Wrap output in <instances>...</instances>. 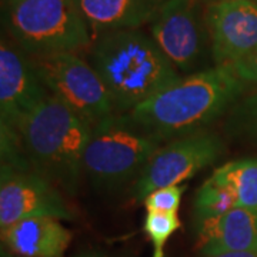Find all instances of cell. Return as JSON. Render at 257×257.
Here are the masks:
<instances>
[{
  "label": "cell",
  "instance_id": "4fadbf2b",
  "mask_svg": "<svg viewBox=\"0 0 257 257\" xmlns=\"http://www.w3.org/2000/svg\"><path fill=\"white\" fill-rule=\"evenodd\" d=\"M203 256L223 251L257 253V209L233 207L197 226Z\"/></svg>",
  "mask_w": 257,
  "mask_h": 257
},
{
  "label": "cell",
  "instance_id": "277c9868",
  "mask_svg": "<svg viewBox=\"0 0 257 257\" xmlns=\"http://www.w3.org/2000/svg\"><path fill=\"white\" fill-rule=\"evenodd\" d=\"M6 36L29 56L80 53L92 46L79 0H2Z\"/></svg>",
  "mask_w": 257,
  "mask_h": 257
},
{
  "label": "cell",
  "instance_id": "7402d4cb",
  "mask_svg": "<svg viewBox=\"0 0 257 257\" xmlns=\"http://www.w3.org/2000/svg\"><path fill=\"white\" fill-rule=\"evenodd\" d=\"M77 257H110V256L103 254V253H100V251H87V253H82V254H79Z\"/></svg>",
  "mask_w": 257,
  "mask_h": 257
},
{
  "label": "cell",
  "instance_id": "3957f363",
  "mask_svg": "<svg viewBox=\"0 0 257 257\" xmlns=\"http://www.w3.org/2000/svg\"><path fill=\"white\" fill-rule=\"evenodd\" d=\"M92 132L90 123L49 94L20 124L19 146L32 170L74 196Z\"/></svg>",
  "mask_w": 257,
  "mask_h": 257
},
{
  "label": "cell",
  "instance_id": "2e32d148",
  "mask_svg": "<svg viewBox=\"0 0 257 257\" xmlns=\"http://www.w3.org/2000/svg\"><path fill=\"white\" fill-rule=\"evenodd\" d=\"M237 207L236 199L229 189L214 183L211 179L206 180L196 193L194 199V220L196 224H202L204 221L220 217Z\"/></svg>",
  "mask_w": 257,
  "mask_h": 257
},
{
  "label": "cell",
  "instance_id": "44dd1931",
  "mask_svg": "<svg viewBox=\"0 0 257 257\" xmlns=\"http://www.w3.org/2000/svg\"><path fill=\"white\" fill-rule=\"evenodd\" d=\"M203 257H257V253L254 251H223V253H214V254Z\"/></svg>",
  "mask_w": 257,
  "mask_h": 257
},
{
  "label": "cell",
  "instance_id": "9c48e42d",
  "mask_svg": "<svg viewBox=\"0 0 257 257\" xmlns=\"http://www.w3.org/2000/svg\"><path fill=\"white\" fill-rule=\"evenodd\" d=\"M49 94L32 56L3 35L0 43V138L18 139L23 120Z\"/></svg>",
  "mask_w": 257,
  "mask_h": 257
},
{
  "label": "cell",
  "instance_id": "8992f818",
  "mask_svg": "<svg viewBox=\"0 0 257 257\" xmlns=\"http://www.w3.org/2000/svg\"><path fill=\"white\" fill-rule=\"evenodd\" d=\"M32 59L49 93L92 127L116 114L100 76L79 53L32 56Z\"/></svg>",
  "mask_w": 257,
  "mask_h": 257
},
{
  "label": "cell",
  "instance_id": "9a60e30c",
  "mask_svg": "<svg viewBox=\"0 0 257 257\" xmlns=\"http://www.w3.org/2000/svg\"><path fill=\"white\" fill-rule=\"evenodd\" d=\"M210 179L229 189L237 207L257 209V159H240L214 170Z\"/></svg>",
  "mask_w": 257,
  "mask_h": 257
},
{
  "label": "cell",
  "instance_id": "7a4b0ae2",
  "mask_svg": "<svg viewBox=\"0 0 257 257\" xmlns=\"http://www.w3.org/2000/svg\"><path fill=\"white\" fill-rule=\"evenodd\" d=\"M87 59L104 83L116 114H126L182 79L152 36L139 29L96 36Z\"/></svg>",
  "mask_w": 257,
  "mask_h": 257
},
{
  "label": "cell",
  "instance_id": "e0dca14e",
  "mask_svg": "<svg viewBox=\"0 0 257 257\" xmlns=\"http://www.w3.org/2000/svg\"><path fill=\"white\" fill-rule=\"evenodd\" d=\"M224 124L230 136L257 142V90L241 96L230 107Z\"/></svg>",
  "mask_w": 257,
  "mask_h": 257
},
{
  "label": "cell",
  "instance_id": "603a6c76",
  "mask_svg": "<svg viewBox=\"0 0 257 257\" xmlns=\"http://www.w3.org/2000/svg\"><path fill=\"white\" fill-rule=\"evenodd\" d=\"M203 2H206V3H210V2H220V0H203ZM250 2H254V3H257V0H250Z\"/></svg>",
  "mask_w": 257,
  "mask_h": 257
},
{
  "label": "cell",
  "instance_id": "52a82bcc",
  "mask_svg": "<svg viewBox=\"0 0 257 257\" xmlns=\"http://www.w3.org/2000/svg\"><path fill=\"white\" fill-rule=\"evenodd\" d=\"M203 0H166L149 23V33L177 72L206 70L211 59Z\"/></svg>",
  "mask_w": 257,
  "mask_h": 257
},
{
  "label": "cell",
  "instance_id": "6da1fadb",
  "mask_svg": "<svg viewBox=\"0 0 257 257\" xmlns=\"http://www.w3.org/2000/svg\"><path fill=\"white\" fill-rule=\"evenodd\" d=\"M244 89L230 66H214L182 77L124 116L163 142L173 140L204 130L230 110Z\"/></svg>",
  "mask_w": 257,
  "mask_h": 257
},
{
  "label": "cell",
  "instance_id": "d6986e66",
  "mask_svg": "<svg viewBox=\"0 0 257 257\" xmlns=\"http://www.w3.org/2000/svg\"><path fill=\"white\" fill-rule=\"evenodd\" d=\"M184 190H186V187L180 186V184L160 187L157 190L149 193L143 199V204L147 211L177 214Z\"/></svg>",
  "mask_w": 257,
  "mask_h": 257
},
{
  "label": "cell",
  "instance_id": "7c38bea8",
  "mask_svg": "<svg viewBox=\"0 0 257 257\" xmlns=\"http://www.w3.org/2000/svg\"><path fill=\"white\" fill-rule=\"evenodd\" d=\"M2 240L19 257H63L72 231L49 216L29 217L2 231Z\"/></svg>",
  "mask_w": 257,
  "mask_h": 257
},
{
  "label": "cell",
  "instance_id": "ac0fdd59",
  "mask_svg": "<svg viewBox=\"0 0 257 257\" xmlns=\"http://www.w3.org/2000/svg\"><path fill=\"white\" fill-rule=\"evenodd\" d=\"M180 227L182 223L177 214L147 211L143 223V230L153 243V248H155L153 257H165L163 247L166 241Z\"/></svg>",
  "mask_w": 257,
  "mask_h": 257
},
{
  "label": "cell",
  "instance_id": "ffe728a7",
  "mask_svg": "<svg viewBox=\"0 0 257 257\" xmlns=\"http://www.w3.org/2000/svg\"><path fill=\"white\" fill-rule=\"evenodd\" d=\"M233 72L239 77L241 82L247 84L257 86V50L251 55L247 56L246 59L240 60L237 63L230 66Z\"/></svg>",
  "mask_w": 257,
  "mask_h": 257
},
{
  "label": "cell",
  "instance_id": "8fae6325",
  "mask_svg": "<svg viewBox=\"0 0 257 257\" xmlns=\"http://www.w3.org/2000/svg\"><path fill=\"white\" fill-rule=\"evenodd\" d=\"M214 66H231L257 50V3L210 2L204 8Z\"/></svg>",
  "mask_w": 257,
  "mask_h": 257
},
{
  "label": "cell",
  "instance_id": "30bf717a",
  "mask_svg": "<svg viewBox=\"0 0 257 257\" xmlns=\"http://www.w3.org/2000/svg\"><path fill=\"white\" fill-rule=\"evenodd\" d=\"M49 216L72 220L73 213L56 187L35 170H19L2 165L0 172V229L8 230L29 217Z\"/></svg>",
  "mask_w": 257,
  "mask_h": 257
},
{
  "label": "cell",
  "instance_id": "5b68a950",
  "mask_svg": "<svg viewBox=\"0 0 257 257\" xmlns=\"http://www.w3.org/2000/svg\"><path fill=\"white\" fill-rule=\"evenodd\" d=\"M163 143L130 123L124 114H113L93 127L83 157V175L96 190H119L132 179L138 180Z\"/></svg>",
  "mask_w": 257,
  "mask_h": 257
},
{
  "label": "cell",
  "instance_id": "ba28073f",
  "mask_svg": "<svg viewBox=\"0 0 257 257\" xmlns=\"http://www.w3.org/2000/svg\"><path fill=\"white\" fill-rule=\"evenodd\" d=\"M224 153L223 139L210 130H200L163 145L149 160L133 186V196L140 202L149 193L166 186H176L213 165Z\"/></svg>",
  "mask_w": 257,
  "mask_h": 257
},
{
  "label": "cell",
  "instance_id": "5bb4252c",
  "mask_svg": "<svg viewBox=\"0 0 257 257\" xmlns=\"http://www.w3.org/2000/svg\"><path fill=\"white\" fill-rule=\"evenodd\" d=\"M166 0H79L93 39L101 33L149 25Z\"/></svg>",
  "mask_w": 257,
  "mask_h": 257
}]
</instances>
